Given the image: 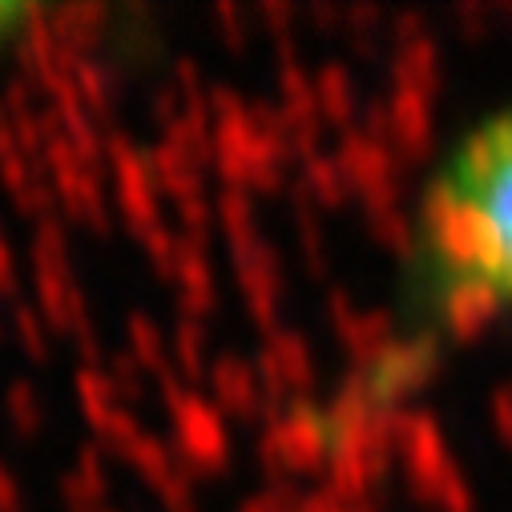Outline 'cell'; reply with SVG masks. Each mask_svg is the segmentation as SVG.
Here are the masks:
<instances>
[{
    "instance_id": "cell-1",
    "label": "cell",
    "mask_w": 512,
    "mask_h": 512,
    "mask_svg": "<svg viewBox=\"0 0 512 512\" xmlns=\"http://www.w3.org/2000/svg\"><path fill=\"white\" fill-rule=\"evenodd\" d=\"M512 319V105L460 130L428 170L404 254L396 323L355 379L351 400L379 408L412 388L452 343Z\"/></svg>"
},
{
    "instance_id": "cell-2",
    "label": "cell",
    "mask_w": 512,
    "mask_h": 512,
    "mask_svg": "<svg viewBox=\"0 0 512 512\" xmlns=\"http://www.w3.org/2000/svg\"><path fill=\"white\" fill-rule=\"evenodd\" d=\"M29 21H33V9H25V5H5V0H0V57L13 49V41L21 37V29H25Z\"/></svg>"
}]
</instances>
